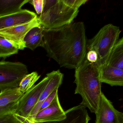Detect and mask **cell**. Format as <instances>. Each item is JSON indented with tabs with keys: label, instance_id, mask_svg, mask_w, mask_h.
<instances>
[{
	"label": "cell",
	"instance_id": "d6986e66",
	"mask_svg": "<svg viewBox=\"0 0 123 123\" xmlns=\"http://www.w3.org/2000/svg\"><path fill=\"white\" fill-rule=\"evenodd\" d=\"M19 49L8 40L0 37V58H6L18 53Z\"/></svg>",
	"mask_w": 123,
	"mask_h": 123
},
{
	"label": "cell",
	"instance_id": "5b68a950",
	"mask_svg": "<svg viewBox=\"0 0 123 123\" xmlns=\"http://www.w3.org/2000/svg\"><path fill=\"white\" fill-rule=\"evenodd\" d=\"M28 73L27 66L23 63L0 62V90L18 87L21 81Z\"/></svg>",
	"mask_w": 123,
	"mask_h": 123
},
{
	"label": "cell",
	"instance_id": "2e32d148",
	"mask_svg": "<svg viewBox=\"0 0 123 123\" xmlns=\"http://www.w3.org/2000/svg\"><path fill=\"white\" fill-rule=\"evenodd\" d=\"M28 0H0V17L15 13L22 10Z\"/></svg>",
	"mask_w": 123,
	"mask_h": 123
},
{
	"label": "cell",
	"instance_id": "8fae6325",
	"mask_svg": "<svg viewBox=\"0 0 123 123\" xmlns=\"http://www.w3.org/2000/svg\"><path fill=\"white\" fill-rule=\"evenodd\" d=\"M33 12L26 10L8 15L0 17V29L25 24L37 16Z\"/></svg>",
	"mask_w": 123,
	"mask_h": 123
},
{
	"label": "cell",
	"instance_id": "52a82bcc",
	"mask_svg": "<svg viewBox=\"0 0 123 123\" xmlns=\"http://www.w3.org/2000/svg\"><path fill=\"white\" fill-rule=\"evenodd\" d=\"M40 26H42L37 16L25 24L0 29V37L8 40L19 50H24L25 48L24 39L26 34L33 28Z\"/></svg>",
	"mask_w": 123,
	"mask_h": 123
},
{
	"label": "cell",
	"instance_id": "cb8c5ba5",
	"mask_svg": "<svg viewBox=\"0 0 123 123\" xmlns=\"http://www.w3.org/2000/svg\"><path fill=\"white\" fill-rule=\"evenodd\" d=\"M29 2L34 6L38 15L41 14L43 8L44 0H29Z\"/></svg>",
	"mask_w": 123,
	"mask_h": 123
},
{
	"label": "cell",
	"instance_id": "4fadbf2b",
	"mask_svg": "<svg viewBox=\"0 0 123 123\" xmlns=\"http://www.w3.org/2000/svg\"><path fill=\"white\" fill-rule=\"evenodd\" d=\"M66 118L59 121L43 123H88L91 118L86 108L80 105L65 111Z\"/></svg>",
	"mask_w": 123,
	"mask_h": 123
},
{
	"label": "cell",
	"instance_id": "6da1fadb",
	"mask_svg": "<svg viewBox=\"0 0 123 123\" xmlns=\"http://www.w3.org/2000/svg\"><path fill=\"white\" fill-rule=\"evenodd\" d=\"M43 35V48L47 56L61 67L75 69L85 59L87 40L83 22H73L57 28L44 29Z\"/></svg>",
	"mask_w": 123,
	"mask_h": 123
},
{
	"label": "cell",
	"instance_id": "44dd1931",
	"mask_svg": "<svg viewBox=\"0 0 123 123\" xmlns=\"http://www.w3.org/2000/svg\"><path fill=\"white\" fill-rule=\"evenodd\" d=\"M0 123H21L14 113H10L0 116Z\"/></svg>",
	"mask_w": 123,
	"mask_h": 123
},
{
	"label": "cell",
	"instance_id": "7c38bea8",
	"mask_svg": "<svg viewBox=\"0 0 123 123\" xmlns=\"http://www.w3.org/2000/svg\"><path fill=\"white\" fill-rule=\"evenodd\" d=\"M100 80L101 83L111 86H123V70L103 65L98 66Z\"/></svg>",
	"mask_w": 123,
	"mask_h": 123
},
{
	"label": "cell",
	"instance_id": "e0dca14e",
	"mask_svg": "<svg viewBox=\"0 0 123 123\" xmlns=\"http://www.w3.org/2000/svg\"><path fill=\"white\" fill-rule=\"evenodd\" d=\"M24 94L18 87L1 91L0 92V107L18 102Z\"/></svg>",
	"mask_w": 123,
	"mask_h": 123
},
{
	"label": "cell",
	"instance_id": "3957f363",
	"mask_svg": "<svg viewBox=\"0 0 123 123\" xmlns=\"http://www.w3.org/2000/svg\"><path fill=\"white\" fill-rule=\"evenodd\" d=\"M78 12L79 10L70 7L62 0H44L42 13L38 17L44 29L49 30L72 23Z\"/></svg>",
	"mask_w": 123,
	"mask_h": 123
},
{
	"label": "cell",
	"instance_id": "484cf974",
	"mask_svg": "<svg viewBox=\"0 0 123 123\" xmlns=\"http://www.w3.org/2000/svg\"><path fill=\"white\" fill-rule=\"evenodd\" d=\"M15 115L16 117L17 118L18 120L20 121L21 123H36L32 120H31L28 118L20 116L17 115L15 114Z\"/></svg>",
	"mask_w": 123,
	"mask_h": 123
},
{
	"label": "cell",
	"instance_id": "30bf717a",
	"mask_svg": "<svg viewBox=\"0 0 123 123\" xmlns=\"http://www.w3.org/2000/svg\"><path fill=\"white\" fill-rule=\"evenodd\" d=\"M49 77V82L42 92L38 101L30 114L28 118L32 120L39 111L42 104L47 98L56 88H59L62 82L64 74L59 70L53 71L47 74Z\"/></svg>",
	"mask_w": 123,
	"mask_h": 123
},
{
	"label": "cell",
	"instance_id": "ac0fdd59",
	"mask_svg": "<svg viewBox=\"0 0 123 123\" xmlns=\"http://www.w3.org/2000/svg\"><path fill=\"white\" fill-rule=\"evenodd\" d=\"M41 75L38 73L34 72L27 74L22 79L19 84V90L22 93L24 94L32 88L35 83L39 79Z\"/></svg>",
	"mask_w": 123,
	"mask_h": 123
},
{
	"label": "cell",
	"instance_id": "5bb4252c",
	"mask_svg": "<svg viewBox=\"0 0 123 123\" xmlns=\"http://www.w3.org/2000/svg\"><path fill=\"white\" fill-rule=\"evenodd\" d=\"M43 30L42 26H37L31 29L24 39L25 48L34 50L39 47H43Z\"/></svg>",
	"mask_w": 123,
	"mask_h": 123
},
{
	"label": "cell",
	"instance_id": "603a6c76",
	"mask_svg": "<svg viewBox=\"0 0 123 123\" xmlns=\"http://www.w3.org/2000/svg\"><path fill=\"white\" fill-rule=\"evenodd\" d=\"M18 101L7 106L0 107V116L10 113H15L18 106Z\"/></svg>",
	"mask_w": 123,
	"mask_h": 123
},
{
	"label": "cell",
	"instance_id": "9c48e42d",
	"mask_svg": "<svg viewBox=\"0 0 123 123\" xmlns=\"http://www.w3.org/2000/svg\"><path fill=\"white\" fill-rule=\"evenodd\" d=\"M66 118L65 111L61 106L58 95L48 106L37 113L32 120L36 123L59 121Z\"/></svg>",
	"mask_w": 123,
	"mask_h": 123
},
{
	"label": "cell",
	"instance_id": "d4e9b609",
	"mask_svg": "<svg viewBox=\"0 0 123 123\" xmlns=\"http://www.w3.org/2000/svg\"><path fill=\"white\" fill-rule=\"evenodd\" d=\"M86 58L90 63H95L98 61V54L95 51L93 50L88 51L86 53Z\"/></svg>",
	"mask_w": 123,
	"mask_h": 123
},
{
	"label": "cell",
	"instance_id": "277c9868",
	"mask_svg": "<svg viewBox=\"0 0 123 123\" xmlns=\"http://www.w3.org/2000/svg\"><path fill=\"white\" fill-rule=\"evenodd\" d=\"M121 31L118 26L111 24L102 27L97 34L87 42L88 51L93 50L97 53L98 66L104 64L111 51L119 39Z\"/></svg>",
	"mask_w": 123,
	"mask_h": 123
},
{
	"label": "cell",
	"instance_id": "ffe728a7",
	"mask_svg": "<svg viewBox=\"0 0 123 123\" xmlns=\"http://www.w3.org/2000/svg\"><path fill=\"white\" fill-rule=\"evenodd\" d=\"M63 2L68 6L73 9L79 10L83 5L85 4L88 0H62Z\"/></svg>",
	"mask_w": 123,
	"mask_h": 123
},
{
	"label": "cell",
	"instance_id": "7402d4cb",
	"mask_svg": "<svg viewBox=\"0 0 123 123\" xmlns=\"http://www.w3.org/2000/svg\"><path fill=\"white\" fill-rule=\"evenodd\" d=\"M59 88H56L54 90L51 94L44 101L42 104L40 108V111L44 109L46 107H48L54 100L56 96L58 95V91Z\"/></svg>",
	"mask_w": 123,
	"mask_h": 123
},
{
	"label": "cell",
	"instance_id": "7a4b0ae2",
	"mask_svg": "<svg viewBox=\"0 0 123 123\" xmlns=\"http://www.w3.org/2000/svg\"><path fill=\"white\" fill-rule=\"evenodd\" d=\"M75 94L82 98L80 105L95 114L98 110L101 93V83L99 77L98 65L85 59L75 71Z\"/></svg>",
	"mask_w": 123,
	"mask_h": 123
},
{
	"label": "cell",
	"instance_id": "9a60e30c",
	"mask_svg": "<svg viewBox=\"0 0 123 123\" xmlns=\"http://www.w3.org/2000/svg\"><path fill=\"white\" fill-rule=\"evenodd\" d=\"M103 65L123 70V37L119 39Z\"/></svg>",
	"mask_w": 123,
	"mask_h": 123
},
{
	"label": "cell",
	"instance_id": "ba28073f",
	"mask_svg": "<svg viewBox=\"0 0 123 123\" xmlns=\"http://www.w3.org/2000/svg\"><path fill=\"white\" fill-rule=\"evenodd\" d=\"M95 114V123H123V113L115 109L103 92Z\"/></svg>",
	"mask_w": 123,
	"mask_h": 123
},
{
	"label": "cell",
	"instance_id": "8992f818",
	"mask_svg": "<svg viewBox=\"0 0 123 123\" xmlns=\"http://www.w3.org/2000/svg\"><path fill=\"white\" fill-rule=\"evenodd\" d=\"M49 77L43 78L24 93L18 101V106L14 113L28 118L38 101L40 96L49 81Z\"/></svg>",
	"mask_w": 123,
	"mask_h": 123
}]
</instances>
